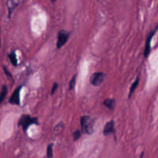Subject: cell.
Segmentation results:
<instances>
[{"label":"cell","mask_w":158,"mask_h":158,"mask_svg":"<svg viewBox=\"0 0 158 158\" xmlns=\"http://www.w3.org/2000/svg\"><path fill=\"white\" fill-rule=\"evenodd\" d=\"M94 120L89 116H82L80 117L81 132L86 135H91L94 131Z\"/></svg>","instance_id":"6da1fadb"},{"label":"cell","mask_w":158,"mask_h":158,"mask_svg":"<svg viewBox=\"0 0 158 158\" xmlns=\"http://www.w3.org/2000/svg\"><path fill=\"white\" fill-rule=\"evenodd\" d=\"M38 119L37 117H31L30 115H22L21 117L19 118V120L18 122V126L21 127L23 128V131L25 133L27 131L29 127L33 124L38 125Z\"/></svg>","instance_id":"7a4b0ae2"},{"label":"cell","mask_w":158,"mask_h":158,"mask_svg":"<svg viewBox=\"0 0 158 158\" xmlns=\"http://www.w3.org/2000/svg\"><path fill=\"white\" fill-rule=\"evenodd\" d=\"M70 32L66 30H61L58 32V36H57V42H56V48L57 49H61L63 46H65L67 43L68 40L69 38Z\"/></svg>","instance_id":"3957f363"},{"label":"cell","mask_w":158,"mask_h":158,"mask_svg":"<svg viewBox=\"0 0 158 158\" xmlns=\"http://www.w3.org/2000/svg\"><path fill=\"white\" fill-rule=\"evenodd\" d=\"M106 74L103 72L94 73L89 78V83L94 86H98L103 83Z\"/></svg>","instance_id":"277c9868"},{"label":"cell","mask_w":158,"mask_h":158,"mask_svg":"<svg viewBox=\"0 0 158 158\" xmlns=\"http://www.w3.org/2000/svg\"><path fill=\"white\" fill-rule=\"evenodd\" d=\"M158 29V24L157 25L155 28L151 31V32L148 35V38H147L146 43H145V47H144V52H143V55H144L145 58H148V56H149L150 52H151V40H152L153 37L155 35V33L157 32Z\"/></svg>","instance_id":"5b68a950"},{"label":"cell","mask_w":158,"mask_h":158,"mask_svg":"<svg viewBox=\"0 0 158 158\" xmlns=\"http://www.w3.org/2000/svg\"><path fill=\"white\" fill-rule=\"evenodd\" d=\"M23 88V86H19L17 88H15V90L13 91L12 94L11 95L10 98L9 100V103L12 105H16V106H19L20 105V92Z\"/></svg>","instance_id":"8992f818"},{"label":"cell","mask_w":158,"mask_h":158,"mask_svg":"<svg viewBox=\"0 0 158 158\" xmlns=\"http://www.w3.org/2000/svg\"><path fill=\"white\" fill-rule=\"evenodd\" d=\"M115 123H114V120H110V121H108L107 123L105 124L104 127H103V134L104 136H108L112 134H115Z\"/></svg>","instance_id":"52a82bcc"},{"label":"cell","mask_w":158,"mask_h":158,"mask_svg":"<svg viewBox=\"0 0 158 158\" xmlns=\"http://www.w3.org/2000/svg\"><path fill=\"white\" fill-rule=\"evenodd\" d=\"M20 3H21V1H17V0H9V1H7L6 6H7L8 12H9V17L11 16L13 11L15 10V9H16L17 6Z\"/></svg>","instance_id":"ba28073f"},{"label":"cell","mask_w":158,"mask_h":158,"mask_svg":"<svg viewBox=\"0 0 158 158\" xmlns=\"http://www.w3.org/2000/svg\"><path fill=\"white\" fill-rule=\"evenodd\" d=\"M103 106H106V107L108 108L109 110H114L116 106V100H114V99H106V100L103 102Z\"/></svg>","instance_id":"9c48e42d"},{"label":"cell","mask_w":158,"mask_h":158,"mask_svg":"<svg viewBox=\"0 0 158 158\" xmlns=\"http://www.w3.org/2000/svg\"><path fill=\"white\" fill-rule=\"evenodd\" d=\"M139 83H140V77H137V78H136V80H134V83H132V85H131V87H130L129 95H128V97H129V98H131V96L133 95V94H134V91H135V89H137V86L139 85Z\"/></svg>","instance_id":"30bf717a"},{"label":"cell","mask_w":158,"mask_h":158,"mask_svg":"<svg viewBox=\"0 0 158 158\" xmlns=\"http://www.w3.org/2000/svg\"><path fill=\"white\" fill-rule=\"evenodd\" d=\"M8 57H9V60H10L11 63H12V66H16L18 65V60H17V57H16V54L14 51L11 52L10 53L8 54Z\"/></svg>","instance_id":"8fae6325"},{"label":"cell","mask_w":158,"mask_h":158,"mask_svg":"<svg viewBox=\"0 0 158 158\" xmlns=\"http://www.w3.org/2000/svg\"><path fill=\"white\" fill-rule=\"evenodd\" d=\"M7 93H8V88L6 85H3L2 86V89H1V92H0V103H2L4 101L5 98H6V95H7Z\"/></svg>","instance_id":"7c38bea8"},{"label":"cell","mask_w":158,"mask_h":158,"mask_svg":"<svg viewBox=\"0 0 158 158\" xmlns=\"http://www.w3.org/2000/svg\"><path fill=\"white\" fill-rule=\"evenodd\" d=\"M53 143H49L46 148V158H52L53 157Z\"/></svg>","instance_id":"4fadbf2b"},{"label":"cell","mask_w":158,"mask_h":158,"mask_svg":"<svg viewBox=\"0 0 158 158\" xmlns=\"http://www.w3.org/2000/svg\"><path fill=\"white\" fill-rule=\"evenodd\" d=\"M77 74L73 76L71 79L70 82H69V90H72V89H74L75 87V85H76V82H77Z\"/></svg>","instance_id":"5bb4252c"},{"label":"cell","mask_w":158,"mask_h":158,"mask_svg":"<svg viewBox=\"0 0 158 158\" xmlns=\"http://www.w3.org/2000/svg\"><path fill=\"white\" fill-rule=\"evenodd\" d=\"M81 134L82 132L80 130H77L76 131H74L73 133V141H77V140H79L81 137Z\"/></svg>","instance_id":"9a60e30c"},{"label":"cell","mask_w":158,"mask_h":158,"mask_svg":"<svg viewBox=\"0 0 158 158\" xmlns=\"http://www.w3.org/2000/svg\"><path fill=\"white\" fill-rule=\"evenodd\" d=\"M58 83H54L53 85H52V89H51V94L52 95H53L54 94L56 93V91L57 90V89H58Z\"/></svg>","instance_id":"2e32d148"},{"label":"cell","mask_w":158,"mask_h":158,"mask_svg":"<svg viewBox=\"0 0 158 158\" xmlns=\"http://www.w3.org/2000/svg\"><path fill=\"white\" fill-rule=\"evenodd\" d=\"M2 67H3V70H4L5 73L6 74V76H7L8 77H9V78H12V74H11V73H10V72H9V71L8 70V69H7V68H6V66H3Z\"/></svg>","instance_id":"e0dca14e"},{"label":"cell","mask_w":158,"mask_h":158,"mask_svg":"<svg viewBox=\"0 0 158 158\" xmlns=\"http://www.w3.org/2000/svg\"><path fill=\"white\" fill-rule=\"evenodd\" d=\"M1 29H0V49H1Z\"/></svg>","instance_id":"ac0fdd59"}]
</instances>
